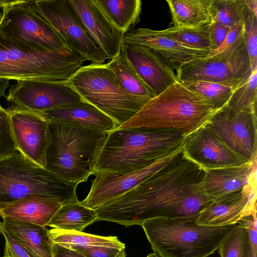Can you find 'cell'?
Returning <instances> with one entry per match:
<instances>
[{
  "label": "cell",
  "mask_w": 257,
  "mask_h": 257,
  "mask_svg": "<svg viewBox=\"0 0 257 257\" xmlns=\"http://www.w3.org/2000/svg\"><path fill=\"white\" fill-rule=\"evenodd\" d=\"M256 253L251 246L247 234L242 257H256Z\"/></svg>",
  "instance_id": "cell-43"
},
{
  "label": "cell",
  "mask_w": 257,
  "mask_h": 257,
  "mask_svg": "<svg viewBox=\"0 0 257 257\" xmlns=\"http://www.w3.org/2000/svg\"><path fill=\"white\" fill-rule=\"evenodd\" d=\"M204 170L182 154L112 201L94 210L97 220L125 227L158 218H197L212 200L202 191Z\"/></svg>",
  "instance_id": "cell-1"
},
{
  "label": "cell",
  "mask_w": 257,
  "mask_h": 257,
  "mask_svg": "<svg viewBox=\"0 0 257 257\" xmlns=\"http://www.w3.org/2000/svg\"><path fill=\"white\" fill-rule=\"evenodd\" d=\"M183 84L218 110L226 105L234 90L225 85L205 81H197Z\"/></svg>",
  "instance_id": "cell-31"
},
{
  "label": "cell",
  "mask_w": 257,
  "mask_h": 257,
  "mask_svg": "<svg viewBox=\"0 0 257 257\" xmlns=\"http://www.w3.org/2000/svg\"><path fill=\"white\" fill-rule=\"evenodd\" d=\"M53 257H86L83 254L63 245L54 243Z\"/></svg>",
  "instance_id": "cell-42"
},
{
  "label": "cell",
  "mask_w": 257,
  "mask_h": 257,
  "mask_svg": "<svg viewBox=\"0 0 257 257\" xmlns=\"http://www.w3.org/2000/svg\"><path fill=\"white\" fill-rule=\"evenodd\" d=\"M123 44H135L158 54L176 72L185 63L206 57L209 50L192 48L160 34L158 30L133 29L124 35Z\"/></svg>",
  "instance_id": "cell-19"
},
{
  "label": "cell",
  "mask_w": 257,
  "mask_h": 257,
  "mask_svg": "<svg viewBox=\"0 0 257 257\" xmlns=\"http://www.w3.org/2000/svg\"><path fill=\"white\" fill-rule=\"evenodd\" d=\"M257 67L249 78L232 92L226 106L236 111H256Z\"/></svg>",
  "instance_id": "cell-33"
},
{
  "label": "cell",
  "mask_w": 257,
  "mask_h": 257,
  "mask_svg": "<svg viewBox=\"0 0 257 257\" xmlns=\"http://www.w3.org/2000/svg\"><path fill=\"white\" fill-rule=\"evenodd\" d=\"M73 249L86 257H126L125 248L96 246H72Z\"/></svg>",
  "instance_id": "cell-37"
},
{
  "label": "cell",
  "mask_w": 257,
  "mask_h": 257,
  "mask_svg": "<svg viewBox=\"0 0 257 257\" xmlns=\"http://www.w3.org/2000/svg\"><path fill=\"white\" fill-rule=\"evenodd\" d=\"M256 183L212 200L200 211L196 222L210 227L238 224L244 217L256 212Z\"/></svg>",
  "instance_id": "cell-17"
},
{
  "label": "cell",
  "mask_w": 257,
  "mask_h": 257,
  "mask_svg": "<svg viewBox=\"0 0 257 257\" xmlns=\"http://www.w3.org/2000/svg\"><path fill=\"white\" fill-rule=\"evenodd\" d=\"M183 156L203 170L247 163L229 149L207 125L187 137Z\"/></svg>",
  "instance_id": "cell-16"
},
{
  "label": "cell",
  "mask_w": 257,
  "mask_h": 257,
  "mask_svg": "<svg viewBox=\"0 0 257 257\" xmlns=\"http://www.w3.org/2000/svg\"><path fill=\"white\" fill-rule=\"evenodd\" d=\"M15 144L21 154L46 168L49 122L38 113L16 107L7 109Z\"/></svg>",
  "instance_id": "cell-15"
},
{
  "label": "cell",
  "mask_w": 257,
  "mask_h": 257,
  "mask_svg": "<svg viewBox=\"0 0 257 257\" xmlns=\"http://www.w3.org/2000/svg\"><path fill=\"white\" fill-rule=\"evenodd\" d=\"M62 205L47 198L28 197L1 207V217L46 226Z\"/></svg>",
  "instance_id": "cell-23"
},
{
  "label": "cell",
  "mask_w": 257,
  "mask_h": 257,
  "mask_svg": "<svg viewBox=\"0 0 257 257\" xmlns=\"http://www.w3.org/2000/svg\"><path fill=\"white\" fill-rule=\"evenodd\" d=\"M122 49L130 63L155 96L177 81L175 71L152 50L135 44H123Z\"/></svg>",
  "instance_id": "cell-20"
},
{
  "label": "cell",
  "mask_w": 257,
  "mask_h": 257,
  "mask_svg": "<svg viewBox=\"0 0 257 257\" xmlns=\"http://www.w3.org/2000/svg\"><path fill=\"white\" fill-rule=\"evenodd\" d=\"M256 160L241 165L204 170L200 187L213 200L241 191L256 181Z\"/></svg>",
  "instance_id": "cell-21"
},
{
  "label": "cell",
  "mask_w": 257,
  "mask_h": 257,
  "mask_svg": "<svg viewBox=\"0 0 257 257\" xmlns=\"http://www.w3.org/2000/svg\"><path fill=\"white\" fill-rule=\"evenodd\" d=\"M0 233L5 240L4 253L3 257H32L9 233L3 222L0 221Z\"/></svg>",
  "instance_id": "cell-38"
},
{
  "label": "cell",
  "mask_w": 257,
  "mask_h": 257,
  "mask_svg": "<svg viewBox=\"0 0 257 257\" xmlns=\"http://www.w3.org/2000/svg\"><path fill=\"white\" fill-rule=\"evenodd\" d=\"M53 243L69 247L72 246H96L125 248V244L116 236H100L83 232L56 228L48 230Z\"/></svg>",
  "instance_id": "cell-29"
},
{
  "label": "cell",
  "mask_w": 257,
  "mask_h": 257,
  "mask_svg": "<svg viewBox=\"0 0 257 257\" xmlns=\"http://www.w3.org/2000/svg\"><path fill=\"white\" fill-rule=\"evenodd\" d=\"M219 110L177 81L117 129H174L188 137L206 125Z\"/></svg>",
  "instance_id": "cell-3"
},
{
  "label": "cell",
  "mask_w": 257,
  "mask_h": 257,
  "mask_svg": "<svg viewBox=\"0 0 257 257\" xmlns=\"http://www.w3.org/2000/svg\"><path fill=\"white\" fill-rule=\"evenodd\" d=\"M21 0H0V8H4L5 7L14 5L18 3ZM3 16V13L0 12V20Z\"/></svg>",
  "instance_id": "cell-46"
},
{
  "label": "cell",
  "mask_w": 257,
  "mask_h": 257,
  "mask_svg": "<svg viewBox=\"0 0 257 257\" xmlns=\"http://www.w3.org/2000/svg\"><path fill=\"white\" fill-rule=\"evenodd\" d=\"M230 28L217 22L210 23L209 24L210 35L213 51L222 44Z\"/></svg>",
  "instance_id": "cell-40"
},
{
  "label": "cell",
  "mask_w": 257,
  "mask_h": 257,
  "mask_svg": "<svg viewBox=\"0 0 257 257\" xmlns=\"http://www.w3.org/2000/svg\"><path fill=\"white\" fill-rule=\"evenodd\" d=\"M245 8V0H211V22L231 28L242 22Z\"/></svg>",
  "instance_id": "cell-32"
},
{
  "label": "cell",
  "mask_w": 257,
  "mask_h": 257,
  "mask_svg": "<svg viewBox=\"0 0 257 257\" xmlns=\"http://www.w3.org/2000/svg\"><path fill=\"white\" fill-rule=\"evenodd\" d=\"M206 124L246 162L256 160V111H236L226 105Z\"/></svg>",
  "instance_id": "cell-14"
},
{
  "label": "cell",
  "mask_w": 257,
  "mask_h": 257,
  "mask_svg": "<svg viewBox=\"0 0 257 257\" xmlns=\"http://www.w3.org/2000/svg\"><path fill=\"white\" fill-rule=\"evenodd\" d=\"M211 0H167L174 26L195 27L211 22Z\"/></svg>",
  "instance_id": "cell-25"
},
{
  "label": "cell",
  "mask_w": 257,
  "mask_h": 257,
  "mask_svg": "<svg viewBox=\"0 0 257 257\" xmlns=\"http://www.w3.org/2000/svg\"><path fill=\"white\" fill-rule=\"evenodd\" d=\"M34 5L71 50L92 64H103L107 59L87 33L68 0H37Z\"/></svg>",
  "instance_id": "cell-11"
},
{
  "label": "cell",
  "mask_w": 257,
  "mask_h": 257,
  "mask_svg": "<svg viewBox=\"0 0 257 257\" xmlns=\"http://www.w3.org/2000/svg\"><path fill=\"white\" fill-rule=\"evenodd\" d=\"M106 64L131 94L148 101L155 96L127 60L122 47L120 53Z\"/></svg>",
  "instance_id": "cell-28"
},
{
  "label": "cell",
  "mask_w": 257,
  "mask_h": 257,
  "mask_svg": "<svg viewBox=\"0 0 257 257\" xmlns=\"http://www.w3.org/2000/svg\"><path fill=\"white\" fill-rule=\"evenodd\" d=\"M77 185L35 164L18 150L0 158V208L33 197L62 204L77 201Z\"/></svg>",
  "instance_id": "cell-6"
},
{
  "label": "cell",
  "mask_w": 257,
  "mask_h": 257,
  "mask_svg": "<svg viewBox=\"0 0 257 257\" xmlns=\"http://www.w3.org/2000/svg\"><path fill=\"white\" fill-rule=\"evenodd\" d=\"M10 85V80L0 77V97H6L5 92Z\"/></svg>",
  "instance_id": "cell-44"
},
{
  "label": "cell",
  "mask_w": 257,
  "mask_h": 257,
  "mask_svg": "<svg viewBox=\"0 0 257 257\" xmlns=\"http://www.w3.org/2000/svg\"><path fill=\"white\" fill-rule=\"evenodd\" d=\"M66 82L82 100L109 117L118 127L148 101L129 93L106 64L82 66Z\"/></svg>",
  "instance_id": "cell-8"
},
{
  "label": "cell",
  "mask_w": 257,
  "mask_h": 257,
  "mask_svg": "<svg viewBox=\"0 0 257 257\" xmlns=\"http://www.w3.org/2000/svg\"><path fill=\"white\" fill-rule=\"evenodd\" d=\"M146 257H159L156 253L155 252L151 253L149 254Z\"/></svg>",
  "instance_id": "cell-47"
},
{
  "label": "cell",
  "mask_w": 257,
  "mask_h": 257,
  "mask_svg": "<svg viewBox=\"0 0 257 257\" xmlns=\"http://www.w3.org/2000/svg\"><path fill=\"white\" fill-rule=\"evenodd\" d=\"M96 220L94 210L78 200L62 204L47 226L58 229L83 231Z\"/></svg>",
  "instance_id": "cell-27"
},
{
  "label": "cell",
  "mask_w": 257,
  "mask_h": 257,
  "mask_svg": "<svg viewBox=\"0 0 257 257\" xmlns=\"http://www.w3.org/2000/svg\"><path fill=\"white\" fill-rule=\"evenodd\" d=\"M36 113L48 121L88 129L109 132L118 127L111 118L83 100L72 105Z\"/></svg>",
  "instance_id": "cell-22"
},
{
  "label": "cell",
  "mask_w": 257,
  "mask_h": 257,
  "mask_svg": "<svg viewBox=\"0 0 257 257\" xmlns=\"http://www.w3.org/2000/svg\"><path fill=\"white\" fill-rule=\"evenodd\" d=\"M17 150L9 113L0 105V158L11 155Z\"/></svg>",
  "instance_id": "cell-36"
},
{
  "label": "cell",
  "mask_w": 257,
  "mask_h": 257,
  "mask_svg": "<svg viewBox=\"0 0 257 257\" xmlns=\"http://www.w3.org/2000/svg\"><path fill=\"white\" fill-rule=\"evenodd\" d=\"M86 31L111 60L120 52L124 33L117 29L107 18L94 0H68Z\"/></svg>",
  "instance_id": "cell-18"
},
{
  "label": "cell",
  "mask_w": 257,
  "mask_h": 257,
  "mask_svg": "<svg viewBox=\"0 0 257 257\" xmlns=\"http://www.w3.org/2000/svg\"><path fill=\"white\" fill-rule=\"evenodd\" d=\"M112 24L124 34L138 23L142 11L140 0H94Z\"/></svg>",
  "instance_id": "cell-26"
},
{
  "label": "cell",
  "mask_w": 257,
  "mask_h": 257,
  "mask_svg": "<svg viewBox=\"0 0 257 257\" xmlns=\"http://www.w3.org/2000/svg\"><path fill=\"white\" fill-rule=\"evenodd\" d=\"M158 32L188 47L213 51L209 30V24L195 27L173 26Z\"/></svg>",
  "instance_id": "cell-30"
},
{
  "label": "cell",
  "mask_w": 257,
  "mask_h": 257,
  "mask_svg": "<svg viewBox=\"0 0 257 257\" xmlns=\"http://www.w3.org/2000/svg\"><path fill=\"white\" fill-rule=\"evenodd\" d=\"M183 145L151 164L133 172L120 175L95 174L87 195L81 202L93 210L112 202L173 163L183 154Z\"/></svg>",
  "instance_id": "cell-13"
},
{
  "label": "cell",
  "mask_w": 257,
  "mask_h": 257,
  "mask_svg": "<svg viewBox=\"0 0 257 257\" xmlns=\"http://www.w3.org/2000/svg\"><path fill=\"white\" fill-rule=\"evenodd\" d=\"M49 122L46 169L69 183L86 182L108 132Z\"/></svg>",
  "instance_id": "cell-4"
},
{
  "label": "cell",
  "mask_w": 257,
  "mask_h": 257,
  "mask_svg": "<svg viewBox=\"0 0 257 257\" xmlns=\"http://www.w3.org/2000/svg\"><path fill=\"white\" fill-rule=\"evenodd\" d=\"M246 237L245 230L238 224L219 247L220 257H242Z\"/></svg>",
  "instance_id": "cell-35"
},
{
  "label": "cell",
  "mask_w": 257,
  "mask_h": 257,
  "mask_svg": "<svg viewBox=\"0 0 257 257\" xmlns=\"http://www.w3.org/2000/svg\"><path fill=\"white\" fill-rule=\"evenodd\" d=\"M6 98L15 107L41 112L82 101L66 81L25 79L17 81Z\"/></svg>",
  "instance_id": "cell-12"
},
{
  "label": "cell",
  "mask_w": 257,
  "mask_h": 257,
  "mask_svg": "<svg viewBox=\"0 0 257 257\" xmlns=\"http://www.w3.org/2000/svg\"><path fill=\"white\" fill-rule=\"evenodd\" d=\"M85 61L71 49L37 50L0 32L1 78L66 81Z\"/></svg>",
  "instance_id": "cell-7"
},
{
  "label": "cell",
  "mask_w": 257,
  "mask_h": 257,
  "mask_svg": "<svg viewBox=\"0 0 257 257\" xmlns=\"http://www.w3.org/2000/svg\"><path fill=\"white\" fill-rule=\"evenodd\" d=\"M186 138L178 130L115 129L108 133L93 175H120L144 168L182 146Z\"/></svg>",
  "instance_id": "cell-2"
},
{
  "label": "cell",
  "mask_w": 257,
  "mask_h": 257,
  "mask_svg": "<svg viewBox=\"0 0 257 257\" xmlns=\"http://www.w3.org/2000/svg\"><path fill=\"white\" fill-rule=\"evenodd\" d=\"M243 30V22L239 23L230 28L222 44L216 50L211 51L207 56L216 54L233 44Z\"/></svg>",
  "instance_id": "cell-41"
},
{
  "label": "cell",
  "mask_w": 257,
  "mask_h": 257,
  "mask_svg": "<svg viewBox=\"0 0 257 257\" xmlns=\"http://www.w3.org/2000/svg\"><path fill=\"white\" fill-rule=\"evenodd\" d=\"M34 1H22L2 8L0 32L33 49L53 51L70 49L56 30L38 13Z\"/></svg>",
  "instance_id": "cell-10"
},
{
  "label": "cell",
  "mask_w": 257,
  "mask_h": 257,
  "mask_svg": "<svg viewBox=\"0 0 257 257\" xmlns=\"http://www.w3.org/2000/svg\"><path fill=\"white\" fill-rule=\"evenodd\" d=\"M1 211H0V217H1Z\"/></svg>",
  "instance_id": "cell-48"
},
{
  "label": "cell",
  "mask_w": 257,
  "mask_h": 257,
  "mask_svg": "<svg viewBox=\"0 0 257 257\" xmlns=\"http://www.w3.org/2000/svg\"><path fill=\"white\" fill-rule=\"evenodd\" d=\"M252 71L243 29L229 47L216 54L185 63L176 74L177 81L182 84L205 81L235 90L249 78Z\"/></svg>",
  "instance_id": "cell-9"
},
{
  "label": "cell",
  "mask_w": 257,
  "mask_h": 257,
  "mask_svg": "<svg viewBox=\"0 0 257 257\" xmlns=\"http://www.w3.org/2000/svg\"><path fill=\"white\" fill-rule=\"evenodd\" d=\"M13 237L32 257H53V242L46 226L2 218Z\"/></svg>",
  "instance_id": "cell-24"
},
{
  "label": "cell",
  "mask_w": 257,
  "mask_h": 257,
  "mask_svg": "<svg viewBox=\"0 0 257 257\" xmlns=\"http://www.w3.org/2000/svg\"><path fill=\"white\" fill-rule=\"evenodd\" d=\"M196 219L154 218L140 226L159 257H209L238 225L206 226L198 224Z\"/></svg>",
  "instance_id": "cell-5"
},
{
  "label": "cell",
  "mask_w": 257,
  "mask_h": 257,
  "mask_svg": "<svg viewBox=\"0 0 257 257\" xmlns=\"http://www.w3.org/2000/svg\"><path fill=\"white\" fill-rule=\"evenodd\" d=\"M246 7L257 16V0H245Z\"/></svg>",
  "instance_id": "cell-45"
},
{
  "label": "cell",
  "mask_w": 257,
  "mask_h": 257,
  "mask_svg": "<svg viewBox=\"0 0 257 257\" xmlns=\"http://www.w3.org/2000/svg\"><path fill=\"white\" fill-rule=\"evenodd\" d=\"M238 224L245 230L249 241L257 252V216L256 212L244 217Z\"/></svg>",
  "instance_id": "cell-39"
},
{
  "label": "cell",
  "mask_w": 257,
  "mask_h": 257,
  "mask_svg": "<svg viewBox=\"0 0 257 257\" xmlns=\"http://www.w3.org/2000/svg\"><path fill=\"white\" fill-rule=\"evenodd\" d=\"M242 22L246 47L253 70L257 67V16L246 6Z\"/></svg>",
  "instance_id": "cell-34"
}]
</instances>
